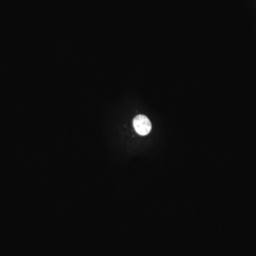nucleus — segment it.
Wrapping results in <instances>:
<instances>
[{"label": "nucleus", "mask_w": 256, "mask_h": 256, "mask_svg": "<svg viewBox=\"0 0 256 256\" xmlns=\"http://www.w3.org/2000/svg\"><path fill=\"white\" fill-rule=\"evenodd\" d=\"M133 126L138 134L144 136L150 132L152 124L150 120L146 116L139 114L134 118Z\"/></svg>", "instance_id": "1"}]
</instances>
